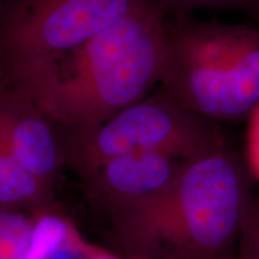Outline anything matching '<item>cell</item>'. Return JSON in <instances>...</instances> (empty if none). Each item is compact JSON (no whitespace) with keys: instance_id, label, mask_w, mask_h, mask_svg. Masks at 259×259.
<instances>
[{"instance_id":"obj_1","label":"cell","mask_w":259,"mask_h":259,"mask_svg":"<svg viewBox=\"0 0 259 259\" xmlns=\"http://www.w3.org/2000/svg\"><path fill=\"white\" fill-rule=\"evenodd\" d=\"M168 19L154 0L78 46L12 67L0 83L63 127L100 124L160 85Z\"/></svg>"},{"instance_id":"obj_2","label":"cell","mask_w":259,"mask_h":259,"mask_svg":"<svg viewBox=\"0 0 259 259\" xmlns=\"http://www.w3.org/2000/svg\"><path fill=\"white\" fill-rule=\"evenodd\" d=\"M250 204L244 164L225 147L184 161L163 193L115 226L135 258L221 259L240 238Z\"/></svg>"},{"instance_id":"obj_3","label":"cell","mask_w":259,"mask_h":259,"mask_svg":"<svg viewBox=\"0 0 259 259\" xmlns=\"http://www.w3.org/2000/svg\"><path fill=\"white\" fill-rule=\"evenodd\" d=\"M160 87L212 120L248 118L259 106V29L169 17Z\"/></svg>"},{"instance_id":"obj_4","label":"cell","mask_w":259,"mask_h":259,"mask_svg":"<svg viewBox=\"0 0 259 259\" xmlns=\"http://www.w3.org/2000/svg\"><path fill=\"white\" fill-rule=\"evenodd\" d=\"M59 142L63 160L87 177L127 155L160 154L187 161L228 147L219 121L190 109L160 85L100 124L64 127Z\"/></svg>"},{"instance_id":"obj_5","label":"cell","mask_w":259,"mask_h":259,"mask_svg":"<svg viewBox=\"0 0 259 259\" xmlns=\"http://www.w3.org/2000/svg\"><path fill=\"white\" fill-rule=\"evenodd\" d=\"M154 0H5L0 76L17 65L78 46Z\"/></svg>"},{"instance_id":"obj_6","label":"cell","mask_w":259,"mask_h":259,"mask_svg":"<svg viewBox=\"0 0 259 259\" xmlns=\"http://www.w3.org/2000/svg\"><path fill=\"white\" fill-rule=\"evenodd\" d=\"M0 121L22 167L50 190L64 161L52 121L27 94L2 83Z\"/></svg>"},{"instance_id":"obj_7","label":"cell","mask_w":259,"mask_h":259,"mask_svg":"<svg viewBox=\"0 0 259 259\" xmlns=\"http://www.w3.org/2000/svg\"><path fill=\"white\" fill-rule=\"evenodd\" d=\"M184 161L160 154L113 158L92 176L94 190L114 219L144 205L169 187Z\"/></svg>"},{"instance_id":"obj_8","label":"cell","mask_w":259,"mask_h":259,"mask_svg":"<svg viewBox=\"0 0 259 259\" xmlns=\"http://www.w3.org/2000/svg\"><path fill=\"white\" fill-rule=\"evenodd\" d=\"M48 196L50 190L18 162L0 121V208L40 209Z\"/></svg>"},{"instance_id":"obj_9","label":"cell","mask_w":259,"mask_h":259,"mask_svg":"<svg viewBox=\"0 0 259 259\" xmlns=\"http://www.w3.org/2000/svg\"><path fill=\"white\" fill-rule=\"evenodd\" d=\"M29 259H115L90 245L70 223L41 215L36 240Z\"/></svg>"},{"instance_id":"obj_10","label":"cell","mask_w":259,"mask_h":259,"mask_svg":"<svg viewBox=\"0 0 259 259\" xmlns=\"http://www.w3.org/2000/svg\"><path fill=\"white\" fill-rule=\"evenodd\" d=\"M41 215L0 208V259H29L36 240Z\"/></svg>"},{"instance_id":"obj_11","label":"cell","mask_w":259,"mask_h":259,"mask_svg":"<svg viewBox=\"0 0 259 259\" xmlns=\"http://www.w3.org/2000/svg\"><path fill=\"white\" fill-rule=\"evenodd\" d=\"M168 17H189L196 10H236L259 18V0H157Z\"/></svg>"},{"instance_id":"obj_12","label":"cell","mask_w":259,"mask_h":259,"mask_svg":"<svg viewBox=\"0 0 259 259\" xmlns=\"http://www.w3.org/2000/svg\"><path fill=\"white\" fill-rule=\"evenodd\" d=\"M239 240V259H259V199L251 200Z\"/></svg>"},{"instance_id":"obj_13","label":"cell","mask_w":259,"mask_h":259,"mask_svg":"<svg viewBox=\"0 0 259 259\" xmlns=\"http://www.w3.org/2000/svg\"><path fill=\"white\" fill-rule=\"evenodd\" d=\"M247 119L245 143L246 167L259 181V106L248 115Z\"/></svg>"},{"instance_id":"obj_14","label":"cell","mask_w":259,"mask_h":259,"mask_svg":"<svg viewBox=\"0 0 259 259\" xmlns=\"http://www.w3.org/2000/svg\"><path fill=\"white\" fill-rule=\"evenodd\" d=\"M4 2H5V0H0V5H2Z\"/></svg>"},{"instance_id":"obj_15","label":"cell","mask_w":259,"mask_h":259,"mask_svg":"<svg viewBox=\"0 0 259 259\" xmlns=\"http://www.w3.org/2000/svg\"><path fill=\"white\" fill-rule=\"evenodd\" d=\"M134 259H142V258H134Z\"/></svg>"},{"instance_id":"obj_16","label":"cell","mask_w":259,"mask_h":259,"mask_svg":"<svg viewBox=\"0 0 259 259\" xmlns=\"http://www.w3.org/2000/svg\"><path fill=\"white\" fill-rule=\"evenodd\" d=\"M221 259H225V258H221Z\"/></svg>"}]
</instances>
